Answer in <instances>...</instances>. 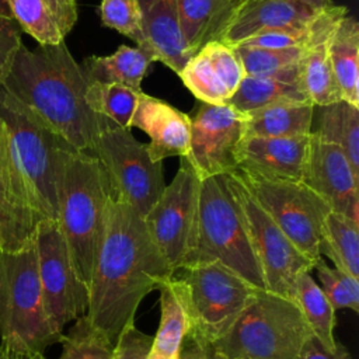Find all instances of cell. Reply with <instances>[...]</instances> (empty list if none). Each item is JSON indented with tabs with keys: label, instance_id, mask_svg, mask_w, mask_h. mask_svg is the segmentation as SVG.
<instances>
[{
	"label": "cell",
	"instance_id": "6da1fadb",
	"mask_svg": "<svg viewBox=\"0 0 359 359\" xmlns=\"http://www.w3.org/2000/svg\"><path fill=\"white\" fill-rule=\"evenodd\" d=\"M172 275L143 217L109 189L88 285V320L116 342L135 323L140 302Z\"/></svg>",
	"mask_w": 359,
	"mask_h": 359
},
{
	"label": "cell",
	"instance_id": "7a4b0ae2",
	"mask_svg": "<svg viewBox=\"0 0 359 359\" xmlns=\"http://www.w3.org/2000/svg\"><path fill=\"white\" fill-rule=\"evenodd\" d=\"M88 80L65 42L28 49L21 45L1 88L29 108L77 151H93L105 118L86 102Z\"/></svg>",
	"mask_w": 359,
	"mask_h": 359
},
{
	"label": "cell",
	"instance_id": "3957f363",
	"mask_svg": "<svg viewBox=\"0 0 359 359\" xmlns=\"http://www.w3.org/2000/svg\"><path fill=\"white\" fill-rule=\"evenodd\" d=\"M109 192L98 158L87 151L63 153L57 185V224L80 282L90 285Z\"/></svg>",
	"mask_w": 359,
	"mask_h": 359
},
{
	"label": "cell",
	"instance_id": "277c9868",
	"mask_svg": "<svg viewBox=\"0 0 359 359\" xmlns=\"http://www.w3.org/2000/svg\"><path fill=\"white\" fill-rule=\"evenodd\" d=\"M205 262H219L255 287L265 289L241 213L224 175L199 180L194 236L181 268Z\"/></svg>",
	"mask_w": 359,
	"mask_h": 359
},
{
	"label": "cell",
	"instance_id": "5b68a950",
	"mask_svg": "<svg viewBox=\"0 0 359 359\" xmlns=\"http://www.w3.org/2000/svg\"><path fill=\"white\" fill-rule=\"evenodd\" d=\"M63 335L45 310L34 240L18 251H0L1 345L18 353H43Z\"/></svg>",
	"mask_w": 359,
	"mask_h": 359
},
{
	"label": "cell",
	"instance_id": "8992f818",
	"mask_svg": "<svg viewBox=\"0 0 359 359\" xmlns=\"http://www.w3.org/2000/svg\"><path fill=\"white\" fill-rule=\"evenodd\" d=\"M311 335L294 300L259 289L213 348L220 359H299Z\"/></svg>",
	"mask_w": 359,
	"mask_h": 359
},
{
	"label": "cell",
	"instance_id": "52a82bcc",
	"mask_svg": "<svg viewBox=\"0 0 359 359\" xmlns=\"http://www.w3.org/2000/svg\"><path fill=\"white\" fill-rule=\"evenodd\" d=\"M0 121L10 135L35 210L42 219L56 220L62 157L72 147L1 87Z\"/></svg>",
	"mask_w": 359,
	"mask_h": 359
},
{
	"label": "cell",
	"instance_id": "ba28073f",
	"mask_svg": "<svg viewBox=\"0 0 359 359\" xmlns=\"http://www.w3.org/2000/svg\"><path fill=\"white\" fill-rule=\"evenodd\" d=\"M172 275L191 331L215 342L223 337L259 290L219 262L194 264ZM174 272V273H175Z\"/></svg>",
	"mask_w": 359,
	"mask_h": 359
},
{
	"label": "cell",
	"instance_id": "9c48e42d",
	"mask_svg": "<svg viewBox=\"0 0 359 359\" xmlns=\"http://www.w3.org/2000/svg\"><path fill=\"white\" fill-rule=\"evenodd\" d=\"M261 208L311 262L321 258L323 224L331 212L328 205L304 182L236 168Z\"/></svg>",
	"mask_w": 359,
	"mask_h": 359
},
{
	"label": "cell",
	"instance_id": "30bf717a",
	"mask_svg": "<svg viewBox=\"0 0 359 359\" xmlns=\"http://www.w3.org/2000/svg\"><path fill=\"white\" fill-rule=\"evenodd\" d=\"M229 191L238 206L247 236L258 261L265 289L294 300L296 278L314 268L294 244L261 208L236 170L223 174Z\"/></svg>",
	"mask_w": 359,
	"mask_h": 359
},
{
	"label": "cell",
	"instance_id": "8fae6325",
	"mask_svg": "<svg viewBox=\"0 0 359 359\" xmlns=\"http://www.w3.org/2000/svg\"><path fill=\"white\" fill-rule=\"evenodd\" d=\"M91 154L98 158L111 192L144 217L165 188L163 161H153L147 146L140 143L130 129L119 128L108 119Z\"/></svg>",
	"mask_w": 359,
	"mask_h": 359
},
{
	"label": "cell",
	"instance_id": "7c38bea8",
	"mask_svg": "<svg viewBox=\"0 0 359 359\" xmlns=\"http://www.w3.org/2000/svg\"><path fill=\"white\" fill-rule=\"evenodd\" d=\"M34 244L45 310L53 328L63 334L67 323L86 314L88 290L76 275L56 220L42 219L38 223Z\"/></svg>",
	"mask_w": 359,
	"mask_h": 359
},
{
	"label": "cell",
	"instance_id": "4fadbf2b",
	"mask_svg": "<svg viewBox=\"0 0 359 359\" xmlns=\"http://www.w3.org/2000/svg\"><path fill=\"white\" fill-rule=\"evenodd\" d=\"M199 178L182 157L172 181L143 217L147 231L175 272L189 251L198 203Z\"/></svg>",
	"mask_w": 359,
	"mask_h": 359
},
{
	"label": "cell",
	"instance_id": "5bb4252c",
	"mask_svg": "<svg viewBox=\"0 0 359 359\" xmlns=\"http://www.w3.org/2000/svg\"><path fill=\"white\" fill-rule=\"evenodd\" d=\"M191 118V140L184 157L199 180L237 168V150L244 139L245 114L229 104L198 101Z\"/></svg>",
	"mask_w": 359,
	"mask_h": 359
},
{
	"label": "cell",
	"instance_id": "9a60e30c",
	"mask_svg": "<svg viewBox=\"0 0 359 359\" xmlns=\"http://www.w3.org/2000/svg\"><path fill=\"white\" fill-rule=\"evenodd\" d=\"M41 220L14 156L10 135L0 121V251L13 252L28 245Z\"/></svg>",
	"mask_w": 359,
	"mask_h": 359
},
{
	"label": "cell",
	"instance_id": "2e32d148",
	"mask_svg": "<svg viewBox=\"0 0 359 359\" xmlns=\"http://www.w3.org/2000/svg\"><path fill=\"white\" fill-rule=\"evenodd\" d=\"M332 212L359 222V174L342 149L310 133L309 156L303 181Z\"/></svg>",
	"mask_w": 359,
	"mask_h": 359
},
{
	"label": "cell",
	"instance_id": "e0dca14e",
	"mask_svg": "<svg viewBox=\"0 0 359 359\" xmlns=\"http://www.w3.org/2000/svg\"><path fill=\"white\" fill-rule=\"evenodd\" d=\"M321 10L324 8L304 0H241L236 4L219 41L236 48L262 32L306 28Z\"/></svg>",
	"mask_w": 359,
	"mask_h": 359
},
{
	"label": "cell",
	"instance_id": "ac0fdd59",
	"mask_svg": "<svg viewBox=\"0 0 359 359\" xmlns=\"http://www.w3.org/2000/svg\"><path fill=\"white\" fill-rule=\"evenodd\" d=\"M244 76L236 50L212 41L192 55L178 77L198 101L222 105L233 97Z\"/></svg>",
	"mask_w": 359,
	"mask_h": 359
},
{
	"label": "cell",
	"instance_id": "d6986e66",
	"mask_svg": "<svg viewBox=\"0 0 359 359\" xmlns=\"http://www.w3.org/2000/svg\"><path fill=\"white\" fill-rule=\"evenodd\" d=\"M130 128H137L150 137L146 146L153 161L172 156L185 157L188 153L191 118L163 100L142 91Z\"/></svg>",
	"mask_w": 359,
	"mask_h": 359
},
{
	"label": "cell",
	"instance_id": "ffe728a7",
	"mask_svg": "<svg viewBox=\"0 0 359 359\" xmlns=\"http://www.w3.org/2000/svg\"><path fill=\"white\" fill-rule=\"evenodd\" d=\"M345 14H348L346 7L334 4L321 10L313 22L311 36L300 66L303 87L314 107H324L342 100L328 55V38L337 21Z\"/></svg>",
	"mask_w": 359,
	"mask_h": 359
},
{
	"label": "cell",
	"instance_id": "44dd1931",
	"mask_svg": "<svg viewBox=\"0 0 359 359\" xmlns=\"http://www.w3.org/2000/svg\"><path fill=\"white\" fill-rule=\"evenodd\" d=\"M310 135L292 137H244L237 150V168L303 181Z\"/></svg>",
	"mask_w": 359,
	"mask_h": 359
},
{
	"label": "cell",
	"instance_id": "7402d4cb",
	"mask_svg": "<svg viewBox=\"0 0 359 359\" xmlns=\"http://www.w3.org/2000/svg\"><path fill=\"white\" fill-rule=\"evenodd\" d=\"M21 31L39 45H57L77 21L76 0H8Z\"/></svg>",
	"mask_w": 359,
	"mask_h": 359
},
{
	"label": "cell",
	"instance_id": "603a6c76",
	"mask_svg": "<svg viewBox=\"0 0 359 359\" xmlns=\"http://www.w3.org/2000/svg\"><path fill=\"white\" fill-rule=\"evenodd\" d=\"M236 7L234 0H177L178 20L189 55L219 36Z\"/></svg>",
	"mask_w": 359,
	"mask_h": 359
},
{
	"label": "cell",
	"instance_id": "cb8c5ba5",
	"mask_svg": "<svg viewBox=\"0 0 359 359\" xmlns=\"http://www.w3.org/2000/svg\"><path fill=\"white\" fill-rule=\"evenodd\" d=\"M328 55L342 100L359 108V24L345 14L328 38Z\"/></svg>",
	"mask_w": 359,
	"mask_h": 359
},
{
	"label": "cell",
	"instance_id": "d4e9b609",
	"mask_svg": "<svg viewBox=\"0 0 359 359\" xmlns=\"http://www.w3.org/2000/svg\"><path fill=\"white\" fill-rule=\"evenodd\" d=\"M153 62L154 55L137 46L121 45L112 55L86 57L81 69L90 83L122 84L140 90V83Z\"/></svg>",
	"mask_w": 359,
	"mask_h": 359
},
{
	"label": "cell",
	"instance_id": "484cf974",
	"mask_svg": "<svg viewBox=\"0 0 359 359\" xmlns=\"http://www.w3.org/2000/svg\"><path fill=\"white\" fill-rule=\"evenodd\" d=\"M310 102L269 105L245 114L244 137H292L310 135L314 116Z\"/></svg>",
	"mask_w": 359,
	"mask_h": 359
},
{
	"label": "cell",
	"instance_id": "4316f807",
	"mask_svg": "<svg viewBox=\"0 0 359 359\" xmlns=\"http://www.w3.org/2000/svg\"><path fill=\"white\" fill-rule=\"evenodd\" d=\"M158 290L160 325L151 339L146 359H180L182 342L191 330L189 318L171 278L163 282Z\"/></svg>",
	"mask_w": 359,
	"mask_h": 359
},
{
	"label": "cell",
	"instance_id": "83f0119b",
	"mask_svg": "<svg viewBox=\"0 0 359 359\" xmlns=\"http://www.w3.org/2000/svg\"><path fill=\"white\" fill-rule=\"evenodd\" d=\"M287 102L311 104L302 81L254 76H244L238 88L227 101L229 105L243 114Z\"/></svg>",
	"mask_w": 359,
	"mask_h": 359
},
{
	"label": "cell",
	"instance_id": "f1b7e54d",
	"mask_svg": "<svg viewBox=\"0 0 359 359\" xmlns=\"http://www.w3.org/2000/svg\"><path fill=\"white\" fill-rule=\"evenodd\" d=\"M321 140L337 144L345 153L352 170L359 174V108L341 100L320 107L318 128L313 130Z\"/></svg>",
	"mask_w": 359,
	"mask_h": 359
},
{
	"label": "cell",
	"instance_id": "f546056e",
	"mask_svg": "<svg viewBox=\"0 0 359 359\" xmlns=\"http://www.w3.org/2000/svg\"><path fill=\"white\" fill-rule=\"evenodd\" d=\"M320 254L334 268L359 279V222L331 210L323 224Z\"/></svg>",
	"mask_w": 359,
	"mask_h": 359
},
{
	"label": "cell",
	"instance_id": "4dcf8cb0",
	"mask_svg": "<svg viewBox=\"0 0 359 359\" xmlns=\"http://www.w3.org/2000/svg\"><path fill=\"white\" fill-rule=\"evenodd\" d=\"M306 45L289 49H262L250 46H236L233 49L241 62L245 76L279 77L302 81L300 62Z\"/></svg>",
	"mask_w": 359,
	"mask_h": 359
},
{
	"label": "cell",
	"instance_id": "1f68e13d",
	"mask_svg": "<svg viewBox=\"0 0 359 359\" xmlns=\"http://www.w3.org/2000/svg\"><path fill=\"white\" fill-rule=\"evenodd\" d=\"M294 302L300 307L314 337L327 349H335L338 344L334 338L335 310L310 272H302L296 278Z\"/></svg>",
	"mask_w": 359,
	"mask_h": 359
},
{
	"label": "cell",
	"instance_id": "d6a6232c",
	"mask_svg": "<svg viewBox=\"0 0 359 359\" xmlns=\"http://www.w3.org/2000/svg\"><path fill=\"white\" fill-rule=\"evenodd\" d=\"M140 94L142 90H135L122 84L88 81L86 102L94 114L111 121L119 128L130 129L132 116Z\"/></svg>",
	"mask_w": 359,
	"mask_h": 359
},
{
	"label": "cell",
	"instance_id": "836d02e7",
	"mask_svg": "<svg viewBox=\"0 0 359 359\" xmlns=\"http://www.w3.org/2000/svg\"><path fill=\"white\" fill-rule=\"evenodd\" d=\"M60 344L59 359H115V342L86 314L74 320Z\"/></svg>",
	"mask_w": 359,
	"mask_h": 359
},
{
	"label": "cell",
	"instance_id": "e575fe53",
	"mask_svg": "<svg viewBox=\"0 0 359 359\" xmlns=\"http://www.w3.org/2000/svg\"><path fill=\"white\" fill-rule=\"evenodd\" d=\"M100 17L102 25L130 38L137 48L154 55L144 34L139 0H101Z\"/></svg>",
	"mask_w": 359,
	"mask_h": 359
},
{
	"label": "cell",
	"instance_id": "d590c367",
	"mask_svg": "<svg viewBox=\"0 0 359 359\" xmlns=\"http://www.w3.org/2000/svg\"><path fill=\"white\" fill-rule=\"evenodd\" d=\"M317 278L321 283V290L334 307L349 309L355 313L359 311V279L353 278L337 268H331L320 258L314 268Z\"/></svg>",
	"mask_w": 359,
	"mask_h": 359
},
{
	"label": "cell",
	"instance_id": "8d00e7d4",
	"mask_svg": "<svg viewBox=\"0 0 359 359\" xmlns=\"http://www.w3.org/2000/svg\"><path fill=\"white\" fill-rule=\"evenodd\" d=\"M313 22L309 27L300 28V29H280V31L262 32L259 35H255L247 39L238 46L262 48V49H289V48L304 46L311 36Z\"/></svg>",
	"mask_w": 359,
	"mask_h": 359
},
{
	"label": "cell",
	"instance_id": "74e56055",
	"mask_svg": "<svg viewBox=\"0 0 359 359\" xmlns=\"http://www.w3.org/2000/svg\"><path fill=\"white\" fill-rule=\"evenodd\" d=\"M21 28L14 18L0 17V87L10 74L21 41Z\"/></svg>",
	"mask_w": 359,
	"mask_h": 359
},
{
	"label": "cell",
	"instance_id": "f35d334b",
	"mask_svg": "<svg viewBox=\"0 0 359 359\" xmlns=\"http://www.w3.org/2000/svg\"><path fill=\"white\" fill-rule=\"evenodd\" d=\"M151 339L153 337L137 330L135 323L128 325L115 342V359H146ZM180 359H184L181 352Z\"/></svg>",
	"mask_w": 359,
	"mask_h": 359
},
{
	"label": "cell",
	"instance_id": "ab89813d",
	"mask_svg": "<svg viewBox=\"0 0 359 359\" xmlns=\"http://www.w3.org/2000/svg\"><path fill=\"white\" fill-rule=\"evenodd\" d=\"M299 359H351V353L339 342L335 349L330 351L314 335H311L302 346Z\"/></svg>",
	"mask_w": 359,
	"mask_h": 359
},
{
	"label": "cell",
	"instance_id": "60d3db41",
	"mask_svg": "<svg viewBox=\"0 0 359 359\" xmlns=\"http://www.w3.org/2000/svg\"><path fill=\"white\" fill-rule=\"evenodd\" d=\"M11 359H46V358H45L43 353H18V352H11Z\"/></svg>",
	"mask_w": 359,
	"mask_h": 359
},
{
	"label": "cell",
	"instance_id": "b9f144b4",
	"mask_svg": "<svg viewBox=\"0 0 359 359\" xmlns=\"http://www.w3.org/2000/svg\"><path fill=\"white\" fill-rule=\"evenodd\" d=\"M0 17L4 18H13L11 8L8 6V0H0Z\"/></svg>",
	"mask_w": 359,
	"mask_h": 359
},
{
	"label": "cell",
	"instance_id": "7bdbcfd3",
	"mask_svg": "<svg viewBox=\"0 0 359 359\" xmlns=\"http://www.w3.org/2000/svg\"><path fill=\"white\" fill-rule=\"evenodd\" d=\"M304 1L317 7V8H328V7L334 6L332 0H304Z\"/></svg>",
	"mask_w": 359,
	"mask_h": 359
},
{
	"label": "cell",
	"instance_id": "ee69618b",
	"mask_svg": "<svg viewBox=\"0 0 359 359\" xmlns=\"http://www.w3.org/2000/svg\"><path fill=\"white\" fill-rule=\"evenodd\" d=\"M0 359H11V352L4 345H0Z\"/></svg>",
	"mask_w": 359,
	"mask_h": 359
},
{
	"label": "cell",
	"instance_id": "f6af8a7d",
	"mask_svg": "<svg viewBox=\"0 0 359 359\" xmlns=\"http://www.w3.org/2000/svg\"><path fill=\"white\" fill-rule=\"evenodd\" d=\"M234 1H236V4H237V3H238V1H241V0H234Z\"/></svg>",
	"mask_w": 359,
	"mask_h": 359
}]
</instances>
